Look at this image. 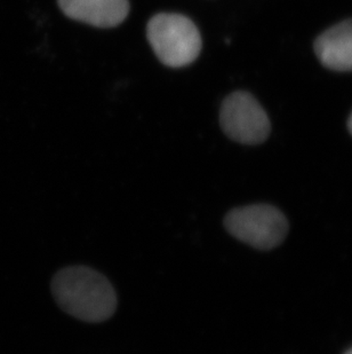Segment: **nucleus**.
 I'll return each instance as SVG.
<instances>
[{
    "instance_id": "f257e3e1",
    "label": "nucleus",
    "mask_w": 352,
    "mask_h": 354,
    "mask_svg": "<svg viewBox=\"0 0 352 354\" xmlns=\"http://www.w3.org/2000/svg\"><path fill=\"white\" fill-rule=\"evenodd\" d=\"M52 294L66 313L79 320L99 324L116 312V291L104 275L86 266H70L57 272Z\"/></svg>"
},
{
    "instance_id": "f03ea898",
    "label": "nucleus",
    "mask_w": 352,
    "mask_h": 354,
    "mask_svg": "<svg viewBox=\"0 0 352 354\" xmlns=\"http://www.w3.org/2000/svg\"><path fill=\"white\" fill-rule=\"evenodd\" d=\"M146 34L153 52L167 67H186L202 50L198 28L181 14H157L149 21Z\"/></svg>"
},
{
    "instance_id": "7ed1b4c3",
    "label": "nucleus",
    "mask_w": 352,
    "mask_h": 354,
    "mask_svg": "<svg viewBox=\"0 0 352 354\" xmlns=\"http://www.w3.org/2000/svg\"><path fill=\"white\" fill-rule=\"evenodd\" d=\"M224 227L237 240L259 250H270L282 243L289 221L282 211L269 204L236 207L224 218Z\"/></svg>"
},
{
    "instance_id": "20e7f679",
    "label": "nucleus",
    "mask_w": 352,
    "mask_h": 354,
    "mask_svg": "<svg viewBox=\"0 0 352 354\" xmlns=\"http://www.w3.org/2000/svg\"><path fill=\"white\" fill-rule=\"evenodd\" d=\"M219 123L224 133L244 145L262 144L269 137L271 124L266 111L252 94L235 92L223 101Z\"/></svg>"
},
{
    "instance_id": "39448f33",
    "label": "nucleus",
    "mask_w": 352,
    "mask_h": 354,
    "mask_svg": "<svg viewBox=\"0 0 352 354\" xmlns=\"http://www.w3.org/2000/svg\"><path fill=\"white\" fill-rule=\"evenodd\" d=\"M68 17L94 27L119 26L130 12L128 0H57Z\"/></svg>"
},
{
    "instance_id": "423d86ee",
    "label": "nucleus",
    "mask_w": 352,
    "mask_h": 354,
    "mask_svg": "<svg viewBox=\"0 0 352 354\" xmlns=\"http://www.w3.org/2000/svg\"><path fill=\"white\" fill-rule=\"evenodd\" d=\"M317 57L325 67L352 71V20L329 28L315 43Z\"/></svg>"
},
{
    "instance_id": "0eeeda50",
    "label": "nucleus",
    "mask_w": 352,
    "mask_h": 354,
    "mask_svg": "<svg viewBox=\"0 0 352 354\" xmlns=\"http://www.w3.org/2000/svg\"><path fill=\"white\" fill-rule=\"evenodd\" d=\"M348 127H349L350 132L352 133V114L350 116L349 122H348Z\"/></svg>"
},
{
    "instance_id": "6e6552de",
    "label": "nucleus",
    "mask_w": 352,
    "mask_h": 354,
    "mask_svg": "<svg viewBox=\"0 0 352 354\" xmlns=\"http://www.w3.org/2000/svg\"><path fill=\"white\" fill-rule=\"evenodd\" d=\"M346 354H352V348H350L349 351L346 352Z\"/></svg>"
}]
</instances>
